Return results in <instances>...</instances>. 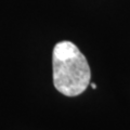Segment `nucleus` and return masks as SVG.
<instances>
[{
	"mask_svg": "<svg viewBox=\"0 0 130 130\" xmlns=\"http://www.w3.org/2000/svg\"><path fill=\"white\" fill-rule=\"evenodd\" d=\"M52 67L54 87L66 96L81 94L90 84L91 72L86 56L71 41L55 44Z\"/></svg>",
	"mask_w": 130,
	"mask_h": 130,
	"instance_id": "f257e3e1",
	"label": "nucleus"
},
{
	"mask_svg": "<svg viewBox=\"0 0 130 130\" xmlns=\"http://www.w3.org/2000/svg\"><path fill=\"white\" fill-rule=\"evenodd\" d=\"M91 88L92 89H96V85L95 84H91Z\"/></svg>",
	"mask_w": 130,
	"mask_h": 130,
	"instance_id": "f03ea898",
	"label": "nucleus"
}]
</instances>
